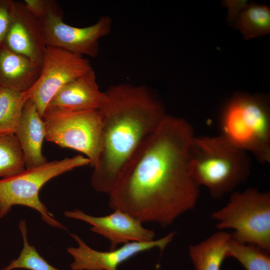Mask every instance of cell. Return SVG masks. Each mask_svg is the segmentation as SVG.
<instances>
[{"instance_id": "cell-1", "label": "cell", "mask_w": 270, "mask_h": 270, "mask_svg": "<svg viewBox=\"0 0 270 270\" xmlns=\"http://www.w3.org/2000/svg\"><path fill=\"white\" fill-rule=\"evenodd\" d=\"M194 136L187 121L166 114L108 194L110 208L163 228L192 210L200 193L189 168Z\"/></svg>"}, {"instance_id": "cell-2", "label": "cell", "mask_w": 270, "mask_h": 270, "mask_svg": "<svg viewBox=\"0 0 270 270\" xmlns=\"http://www.w3.org/2000/svg\"><path fill=\"white\" fill-rule=\"evenodd\" d=\"M100 152L90 178L98 192L108 194L129 163L166 116L160 101L142 86L120 84L106 92Z\"/></svg>"}, {"instance_id": "cell-3", "label": "cell", "mask_w": 270, "mask_h": 270, "mask_svg": "<svg viewBox=\"0 0 270 270\" xmlns=\"http://www.w3.org/2000/svg\"><path fill=\"white\" fill-rule=\"evenodd\" d=\"M251 164L246 152L221 135L194 136L189 153V168L197 184L220 199L246 180Z\"/></svg>"}, {"instance_id": "cell-4", "label": "cell", "mask_w": 270, "mask_h": 270, "mask_svg": "<svg viewBox=\"0 0 270 270\" xmlns=\"http://www.w3.org/2000/svg\"><path fill=\"white\" fill-rule=\"evenodd\" d=\"M221 136L236 147L254 154L262 164L270 162V110L260 96L239 93L224 108Z\"/></svg>"}, {"instance_id": "cell-5", "label": "cell", "mask_w": 270, "mask_h": 270, "mask_svg": "<svg viewBox=\"0 0 270 270\" xmlns=\"http://www.w3.org/2000/svg\"><path fill=\"white\" fill-rule=\"evenodd\" d=\"M211 217L220 230L232 229V237L270 252V193L248 188L232 192L228 203Z\"/></svg>"}, {"instance_id": "cell-6", "label": "cell", "mask_w": 270, "mask_h": 270, "mask_svg": "<svg viewBox=\"0 0 270 270\" xmlns=\"http://www.w3.org/2000/svg\"><path fill=\"white\" fill-rule=\"evenodd\" d=\"M90 165L83 155L48 162L36 167L25 168L14 175L0 178V218L4 217L16 205L35 210L50 226L60 228L64 226L56 220L39 198L43 186L52 178L76 168Z\"/></svg>"}, {"instance_id": "cell-7", "label": "cell", "mask_w": 270, "mask_h": 270, "mask_svg": "<svg viewBox=\"0 0 270 270\" xmlns=\"http://www.w3.org/2000/svg\"><path fill=\"white\" fill-rule=\"evenodd\" d=\"M42 118L48 141L83 154L93 168L102 142V120L98 110L66 111L46 108Z\"/></svg>"}, {"instance_id": "cell-8", "label": "cell", "mask_w": 270, "mask_h": 270, "mask_svg": "<svg viewBox=\"0 0 270 270\" xmlns=\"http://www.w3.org/2000/svg\"><path fill=\"white\" fill-rule=\"evenodd\" d=\"M84 56L55 47L46 46L40 74L26 94L42 118L56 94L64 86L92 70Z\"/></svg>"}, {"instance_id": "cell-9", "label": "cell", "mask_w": 270, "mask_h": 270, "mask_svg": "<svg viewBox=\"0 0 270 270\" xmlns=\"http://www.w3.org/2000/svg\"><path fill=\"white\" fill-rule=\"evenodd\" d=\"M46 45L84 56L94 58L99 52V40L111 30V18L102 16L94 24L84 28L68 25L57 2L40 20Z\"/></svg>"}, {"instance_id": "cell-10", "label": "cell", "mask_w": 270, "mask_h": 270, "mask_svg": "<svg viewBox=\"0 0 270 270\" xmlns=\"http://www.w3.org/2000/svg\"><path fill=\"white\" fill-rule=\"evenodd\" d=\"M175 234L172 232L150 242H128L109 251L94 250L78 235L70 234L78 246L67 248L73 259L70 267L72 270H118L120 264L138 254L156 248L163 250L172 240Z\"/></svg>"}, {"instance_id": "cell-11", "label": "cell", "mask_w": 270, "mask_h": 270, "mask_svg": "<svg viewBox=\"0 0 270 270\" xmlns=\"http://www.w3.org/2000/svg\"><path fill=\"white\" fill-rule=\"evenodd\" d=\"M101 216L89 215L78 209L66 210L68 218L84 221L92 226L90 230L100 234L110 243V250L130 242H147L154 240V230L143 226L142 223L128 212L119 210Z\"/></svg>"}, {"instance_id": "cell-12", "label": "cell", "mask_w": 270, "mask_h": 270, "mask_svg": "<svg viewBox=\"0 0 270 270\" xmlns=\"http://www.w3.org/2000/svg\"><path fill=\"white\" fill-rule=\"evenodd\" d=\"M4 44L42 66L46 43L40 20L24 2L14 1L10 20Z\"/></svg>"}, {"instance_id": "cell-13", "label": "cell", "mask_w": 270, "mask_h": 270, "mask_svg": "<svg viewBox=\"0 0 270 270\" xmlns=\"http://www.w3.org/2000/svg\"><path fill=\"white\" fill-rule=\"evenodd\" d=\"M106 99V92L100 89L92 70L62 88L46 108L66 111L99 110Z\"/></svg>"}, {"instance_id": "cell-14", "label": "cell", "mask_w": 270, "mask_h": 270, "mask_svg": "<svg viewBox=\"0 0 270 270\" xmlns=\"http://www.w3.org/2000/svg\"><path fill=\"white\" fill-rule=\"evenodd\" d=\"M14 135L22 150L26 168L40 166L48 162L42 153L46 137L44 122L36 104L30 99L25 104Z\"/></svg>"}, {"instance_id": "cell-15", "label": "cell", "mask_w": 270, "mask_h": 270, "mask_svg": "<svg viewBox=\"0 0 270 270\" xmlns=\"http://www.w3.org/2000/svg\"><path fill=\"white\" fill-rule=\"evenodd\" d=\"M42 66L26 56L0 44V87L19 92L28 90L37 80Z\"/></svg>"}, {"instance_id": "cell-16", "label": "cell", "mask_w": 270, "mask_h": 270, "mask_svg": "<svg viewBox=\"0 0 270 270\" xmlns=\"http://www.w3.org/2000/svg\"><path fill=\"white\" fill-rule=\"evenodd\" d=\"M231 234L224 230L210 236L202 242L189 246V255L194 270H221L227 257Z\"/></svg>"}, {"instance_id": "cell-17", "label": "cell", "mask_w": 270, "mask_h": 270, "mask_svg": "<svg viewBox=\"0 0 270 270\" xmlns=\"http://www.w3.org/2000/svg\"><path fill=\"white\" fill-rule=\"evenodd\" d=\"M28 100L26 92L0 87V134H15Z\"/></svg>"}, {"instance_id": "cell-18", "label": "cell", "mask_w": 270, "mask_h": 270, "mask_svg": "<svg viewBox=\"0 0 270 270\" xmlns=\"http://www.w3.org/2000/svg\"><path fill=\"white\" fill-rule=\"evenodd\" d=\"M235 24L246 40L270 32V10L266 6L246 5L236 18Z\"/></svg>"}, {"instance_id": "cell-19", "label": "cell", "mask_w": 270, "mask_h": 270, "mask_svg": "<svg viewBox=\"0 0 270 270\" xmlns=\"http://www.w3.org/2000/svg\"><path fill=\"white\" fill-rule=\"evenodd\" d=\"M227 257L237 260L246 270H270V252L254 244L237 241L232 236Z\"/></svg>"}, {"instance_id": "cell-20", "label": "cell", "mask_w": 270, "mask_h": 270, "mask_svg": "<svg viewBox=\"0 0 270 270\" xmlns=\"http://www.w3.org/2000/svg\"><path fill=\"white\" fill-rule=\"evenodd\" d=\"M26 168L24 154L14 134H0V178Z\"/></svg>"}, {"instance_id": "cell-21", "label": "cell", "mask_w": 270, "mask_h": 270, "mask_svg": "<svg viewBox=\"0 0 270 270\" xmlns=\"http://www.w3.org/2000/svg\"><path fill=\"white\" fill-rule=\"evenodd\" d=\"M19 228L23 240V248L19 256L1 270L24 268L30 270H58L48 263L30 245L28 240L27 228L24 220L19 223Z\"/></svg>"}, {"instance_id": "cell-22", "label": "cell", "mask_w": 270, "mask_h": 270, "mask_svg": "<svg viewBox=\"0 0 270 270\" xmlns=\"http://www.w3.org/2000/svg\"><path fill=\"white\" fill-rule=\"evenodd\" d=\"M14 1L0 0V44H4L12 16Z\"/></svg>"}, {"instance_id": "cell-23", "label": "cell", "mask_w": 270, "mask_h": 270, "mask_svg": "<svg viewBox=\"0 0 270 270\" xmlns=\"http://www.w3.org/2000/svg\"><path fill=\"white\" fill-rule=\"evenodd\" d=\"M24 2L28 10L40 20L58 2L54 0H24Z\"/></svg>"}, {"instance_id": "cell-24", "label": "cell", "mask_w": 270, "mask_h": 270, "mask_svg": "<svg viewBox=\"0 0 270 270\" xmlns=\"http://www.w3.org/2000/svg\"><path fill=\"white\" fill-rule=\"evenodd\" d=\"M245 2H228L227 6L229 8L228 18L235 20L238 14L246 6Z\"/></svg>"}]
</instances>
